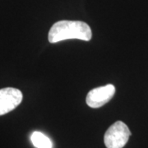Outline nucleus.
<instances>
[{
    "instance_id": "obj_5",
    "label": "nucleus",
    "mask_w": 148,
    "mask_h": 148,
    "mask_svg": "<svg viewBox=\"0 0 148 148\" xmlns=\"http://www.w3.org/2000/svg\"><path fill=\"white\" fill-rule=\"evenodd\" d=\"M33 145L36 148H52L53 144L50 139L40 132H34L31 137Z\"/></svg>"
},
{
    "instance_id": "obj_1",
    "label": "nucleus",
    "mask_w": 148,
    "mask_h": 148,
    "mask_svg": "<svg viewBox=\"0 0 148 148\" xmlns=\"http://www.w3.org/2000/svg\"><path fill=\"white\" fill-rule=\"evenodd\" d=\"M91 36V29L84 21L64 20L53 24L49 32L48 39L49 43H57L70 39L89 41Z\"/></svg>"
},
{
    "instance_id": "obj_2",
    "label": "nucleus",
    "mask_w": 148,
    "mask_h": 148,
    "mask_svg": "<svg viewBox=\"0 0 148 148\" xmlns=\"http://www.w3.org/2000/svg\"><path fill=\"white\" fill-rule=\"evenodd\" d=\"M131 136L127 125L122 121H117L105 133L104 142L107 148H123Z\"/></svg>"
},
{
    "instance_id": "obj_3",
    "label": "nucleus",
    "mask_w": 148,
    "mask_h": 148,
    "mask_svg": "<svg viewBox=\"0 0 148 148\" xmlns=\"http://www.w3.org/2000/svg\"><path fill=\"white\" fill-rule=\"evenodd\" d=\"M114 93L115 87L114 85L107 84L103 86H99L88 92L86 102L90 108H100L110 101Z\"/></svg>"
},
{
    "instance_id": "obj_4",
    "label": "nucleus",
    "mask_w": 148,
    "mask_h": 148,
    "mask_svg": "<svg viewBox=\"0 0 148 148\" xmlns=\"http://www.w3.org/2000/svg\"><path fill=\"white\" fill-rule=\"evenodd\" d=\"M22 93L13 87L0 89V115H3L15 110L22 101Z\"/></svg>"
}]
</instances>
